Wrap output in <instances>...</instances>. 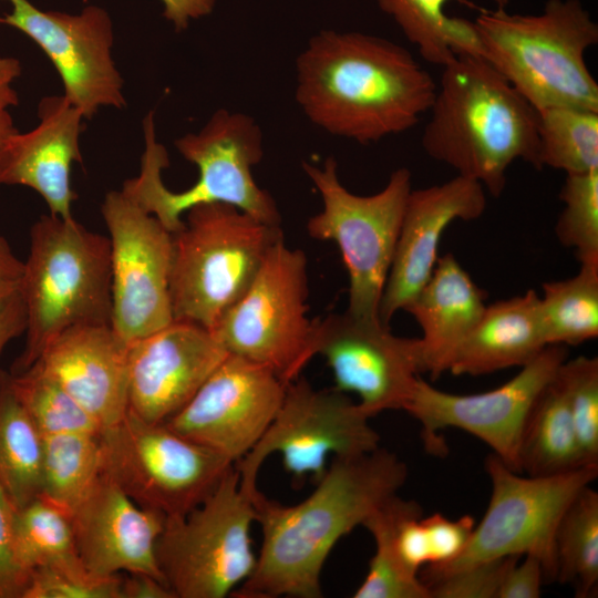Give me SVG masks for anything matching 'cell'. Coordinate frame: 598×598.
Returning <instances> with one entry per match:
<instances>
[{
  "label": "cell",
  "instance_id": "cell-1",
  "mask_svg": "<svg viewBox=\"0 0 598 598\" xmlns=\"http://www.w3.org/2000/svg\"><path fill=\"white\" fill-rule=\"evenodd\" d=\"M408 473L395 453L378 447L332 457L312 493L297 504H280L257 489L261 546L252 574L231 596L321 597V571L336 544L396 495Z\"/></svg>",
  "mask_w": 598,
  "mask_h": 598
},
{
  "label": "cell",
  "instance_id": "cell-2",
  "mask_svg": "<svg viewBox=\"0 0 598 598\" xmlns=\"http://www.w3.org/2000/svg\"><path fill=\"white\" fill-rule=\"evenodd\" d=\"M437 84L412 53L359 31L321 30L296 60V101L308 120L360 144L411 130Z\"/></svg>",
  "mask_w": 598,
  "mask_h": 598
},
{
  "label": "cell",
  "instance_id": "cell-3",
  "mask_svg": "<svg viewBox=\"0 0 598 598\" xmlns=\"http://www.w3.org/2000/svg\"><path fill=\"white\" fill-rule=\"evenodd\" d=\"M442 68L424 152L493 197L503 194L514 162L542 169L537 110L481 55L461 54Z\"/></svg>",
  "mask_w": 598,
  "mask_h": 598
},
{
  "label": "cell",
  "instance_id": "cell-4",
  "mask_svg": "<svg viewBox=\"0 0 598 598\" xmlns=\"http://www.w3.org/2000/svg\"><path fill=\"white\" fill-rule=\"evenodd\" d=\"M143 132L140 174L125 181L121 190L169 233L183 227L188 209L209 203L228 204L260 221L281 226L274 197L252 176V167L264 157V136L251 116L219 109L199 132L175 140L178 153L198 169L196 182L182 192L168 189L162 179L169 161L156 138L153 111L143 121Z\"/></svg>",
  "mask_w": 598,
  "mask_h": 598
},
{
  "label": "cell",
  "instance_id": "cell-5",
  "mask_svg": "<svg viewBox=\"0 0 598 598\" xmlns=\"http://www.w3.org/2000/svg\"><path fill=\"white\" fill-rule=\"evenodd\" d=\"M473 22L482 58L537 111L598 112V83L586 63L598 24L580 0H547L537 14L496 8Z\"/></svg>",
  "mask_w": 598,
  "mask_h": 598
},
{
  "label": "cell",
  "instance_id": "cell-6",
  "mask_svg": "<svg viewBox=\"0 0 598 598\" xmlns=\"http://www.w3.org/2000/svg\"><path fill=\"white\" fill-rule=\"evenodd\" d=\"M20 289L25 343L16 373L31 367L68 329L111 324V245L72 218L42 215L30 229Z\"/></svg>",
  "mask_w": 598,
  "mask_h": 598
},
{
  "label": "cell",
  "instance_id": "cell-7",
  "mask_svg": "<svg viewBox=\"0 0 598 598\" xmlns=\"http://www.w3.org/2000/svg\"><path fill=\"white\" fill-rule=\"evenodd\" d=\"M185 215L173 234V318L212 330L247 291L283 233L224 203L200 204Z\"/></svg>",
  "mask_w": 598,
  "mask_h": 598
},
{
  "label": "cell",
  "instance_id": "cell-8",
  "mask_svg": "<svg viewBox=\"0 0 598 598\" xmlns=\"http://www.w3.org/2000/svg\"><path fill=\"white\" fill-rule=\"evenodd\" d=\"M302 168L322 200V209L308 219L307 231L313 239L336 243L341 252L349 275L347 312L380 320V302L412 190L411 172L400 167L380 192L360 196L341 184L333 157L322 166L303 162Z\"/></svg>",
  "mask_w": 598,
  "mask_h": 598
},
{
  "label": "cell",
  "instance_id": "cell-9",
  "mask_svg": "<svg viewBox=\"0 0 598 598\" xmlns=\"http://www.w3.org/2000/svg\"><path fill=\"white\" fill-rule=\"evenodd\" d=\"M254 522L252 496L240 487L235 464L198 506L166 518L156 559L175 598L231 596L256 567Z\"/></svg>",
  "mask_w": 598,
  "mask_h": 598
},
{
  "label": "cell",
  "instance_id": "cell-10",
  "mask_svg": "<svg viewBox=\"0 0 598 598\" xmlns=\"http://www.w3.org/2000/svg\"><path fill=\"white\" fill-rule=\"evenodd\" d=\"M308 285L306 254L282 238L244 296L210 331L228 354L268 368L288 385L315 357Z\"/></svg>",
  "mask_w": 598,
  "mask_h": 598
},
{
  "label": "cell",
  "instance_id": "cell-11",
  "mask_svg": "<svg viewBox=\"0 0 598 598\" xmlns=\"http://www.w3.org/2000/svg\"><path fill=\"white\" fill-rule=\"evenodd\" d=\"M485 470L492 483L486 512L473 529L464 551L442 566H426L423 582L444 574L506 556L533 555L542 564L545 582L556 580L555 533L574 497L598 475V467L523 477L495 454Z\"/></svg>",
  "mask_w": 598,
  "mask_h": 598
},
{
  "label": "cell",
  "instance_id": "cell-12",
  "mask_svg": "<svg viewBox=\"0 0 598 598\" xmlns=\"http://www.w3.org/2000/svg\"><path fill=\"white\" fill-rule=\"evenodd\" d=\"M102 473L136 504L165 518L198 506L234 465L213 450L127 412L101 430Z\"/></svg>",
  "mask_w": 598,
  "mask_h": 598
},
{
  "label": "cell",
  "instance_id": "cell-13",
  "mask_svg": "<svg viewBox=\"0 0 598 598\" xmlns=\"http://www.w3.org/2000/svg\"><path fill=\"white\" fill-rule=\"evenodd\" d=\"M371 416L358 401L336 389L317 390L303 377L287 386L281 405L257 444L235 464L240 487L252 496L259 470L278 453L285 470L297 480L318 481L328 458L364 454L380 447Z\"/></svg>",
  "mask_w": 598,
  "mask_h": 598
},
{
  "label": "cell",
  "instance_id": "cell-14",
  "mask_svg": "<svg viewBox=\"0 0 598 598\" xmlns=\"http://www.w3.org/2000/svg\"><path fill=\"white\" fill-rule=\"evenodd\" d=\"M567 355L565 346H547L511 380L475 394L441 391L419 378L404 411L421 424L422 440L429 452H445L439 433L454 427L480 439L509 468L519 473L518 447L526 417Z\"/></svg>",
  "mask_w": 598,
  "mask_h": 598
},
{
  "label": "cell",
  "instance_id": "cell-15",
  "mask_svg": "<svg viewBox=\"0 0 598 598\" xmlns=\"http://www.w3.org/2000/svg\"><path fill=\"white\" fill-rule=\"evenodd\" d=\"M101 213L111 245V326L130 343L174 320L173 234L122 190L105 195Z\"/></svg>",
  "mask_w": 598,
  "mask_h": 598
},
{
  "label": "cell",
  "instance_id": "cell-16",
  "mask_svg": "<svg viewBox=\"0 0 598 598\" xmlns=\"http://www.w3.org/2000/svg\"><path fill=\"white\" fill-rule=\"evenodd\" d=\"M312 352L326 359L334 389L357 394L371 417L404 410L423 373L420 338L395 336L380 320L347 311L313 320Z\"/></svg>",
  "mask_w": 598,
  "mask_h": 598
},
{
  "label": "cell",
  "instance_id": "cell-17",
  "mask_svg": "<svg viewBox=\"0 0 598 598\" xmlns=\"http://www.w3.org/2000/svg\"><path fill=\"white\" fill-rule=\"evenodd\" d=\"M10 13L0 22L13 27L48 55L64 87L63 96L91 118L101 107L126 105L123 79L112 55L113 22L101 7L78 14L42 11L29 0H8Z\"/></svg>",
  "mask_w": 598,
  "mask_h": 598
},
{
  "label": "cell",
  "instance_id": "cell-18",
  "mask_svg": "<svg viewBox=\"0 0 598 598\" xmlns=\"http://www.w3.org/2000/svg\"><path fill=\"white\" fill-rule=\"evenodd\" d=\"M286 386L268 368L227 354L190 401L164 424L236 464L269 427Z\"/></svg>",
  "mask_w": 598,
  "mask_h": 598
},
{
  "label": "cell",
  "instance_id": "cell-19",
  "mask_svg": "<svg viewBox=\"0 0 598 598\" xmlns=\"http://www.w3.org/2000/svg\"><path fill=\"white\" fill-rule=\"evenodd\" d=\"M212 331L186 320L128 343L127 412L166 423L227 357Z\"/></svg>",
  "mask_w": 598,
  "mask_h": 598
},
{
  "label": "cell",
  "instance_id": "cell-20",
  "mask_svg": "<svg viewBox=\"0 0 598 598\" xmlns=\"http://www.w3.org/2000/svg\"><path fill=\"white\" fill-rule=\"evenodd\" d=\"M486 204L484 187L461 175L411 190L380 302L382 323L389 326L429 281L439 259L440 239L450 224L480 218Z\"/></svg>",
  "mask_w": 598,
  "mask_h": 598
},
{
  "label": "cell",
  "instance_id": "cell-21",
  "mask_svg": "<svg viewBox=\"0 0 598 598\" xmlns=\"http://www.w3.org/2000/svg\"><path fill=\"white\" fill-rule=\"evenodd\" d=\"M165 519L102 473L71 514L76 553L96 574H143L165 582L156 559Z\"/></svg>",
  "mask_w": 598,
  "mask_h": 598
},
{
  "label": "cell",
  "instance_id": "cell-22",
  "mask_svg": "<svg viewBox=\"0 0 598 598\" xmlns=\"http://www.w3.org/2000/svg\"><path fill=\"white\" fill-rule=\"evenodd\" d=\"M106 429L127 413L128 342L111 324L68 329L33 363Z\"/></svg>",
  "mask_w": 598,
  "mask_h": 598
},
{
  "label": "cell",
  "instance_id": "cell-23",
  "mask_svg": "<svg viewBox=\"0 0 598 598\" xmlns=\"http://www.w3.org/2000/svg\"><path fill=\"white\" fill-rule=\"evenodd\" d=\"M39 124L17 131L0 150V185H21L37 192L50 214L72 218L76 194L71 186L72 164L82 162L80 134L83 114L63 95L41 99Z\"/></svg>",
  "mask_w": 598,
  "mask_h": 598
},
{
  "label": "cell",
  "instance_id": "cell-24",
  "mask_svg": "<svg viewBox=\"0 0 598 598\" xmlns=\"http://www.w3.org/2000/svg\"><path fill=\"white\" fill-rule=\"evenodd\" d=\"M480 288L453 254L439 257L429 281L404 311L422 330V370L436 380L451 362L486 308Z\"/></svg>",
  "mask_w": 598,
  "mask_h": 598
},
{
  "label": "cell",
  "instance_id": "cell-25",
  "mask_svg": "<svg viewBox=\"0 0 598 598\" xmlns=\"http://www.w3.org/2000/svg\"><path fill=\"white\" fill-rule=\"evenodd\" d=\"M546 347L539 296L529 289L524 295L486 306L456 351L448 372L475 377L522 368Z\"/></svg>",
  "mask_w": 598,
  "mask_h": 598
},
{
  "label": "cell",
  "instance_id": "cell-26",
  "mask_svg": "<svg viewBox=\"0 0 598 598\" xmlns=\"http://www.w3.org/2000/svg\"><path fill=\"white\" fill-rule=\"evenodd\" d=\"M584 466L567 401L555 374L526 417L518 447V470L528 476H551Z\"/></svg>",
  "mask_w": 598,
  "mask_h": 598
},
{
  "label": "cell",
  "instance_id": "cell-27",
  "mask_svg": "<svg viewBox=\"0 0 598 598\" xmlns=\"http://www.w3.org/2000/svg\"><path fill=\"white\" fill-rule=\"evenodd\" d=\"M448 0H375L421 56L444 66L461 54L481 55V43L473 21L451 17L445 11ZM497 9H506L509 0H492Z\"/></svg>",
  "mask_w": 598,
  "mask_h": 598
},
{
  "label": "cell",
  "instance_id": "cell-28",
  "mask_svg": "<svg viewBox=\"0 0 598 598\" xmlns=\"http://www.w3.org/2000/svg\"><path fill=\"white\" fill-rule=\"evenodd\" d=\"M43 436L0 372V485L14 508L41 493Z\"/></svg>",
  "mask_w": 598,
  "mask_h": 598
},
{
  "label": "cell",
  "instance_id": "cell-29",
  "mask_svg": "<svg viewBox=\"0 0 598 598\" xmlns=\"http://www.w3.org/2000/svg\"><path fill=\"white\" fill-rule=\"evenodd\" d=\"M101 474V431L43 436L41 496L71 515Z\"/></svg>",
  "mask_w": 598,
  "mask_h": 598
},
{
  "label": "cell",
  "instance_id": "cell-30",
  "mask_svg": "<svg viewBox=\"0 0 598 598\" xmlns=\"http://www.w3.org/2000/svg\"><path fill=\"white\" fill-rule=\"evenodd\" d=\"M556 580L567 584L576 597L597 594L598 493L585 486L569 503L555 533Z\"/></svg>",
  "mask_w": 598,
  "mask_h": 598
},
{
  "label": "cell",
  "instance_id": "cell-31",
  "mask_svg": "<svg viewBox=\"0 0 598 598\" xmlns=\"http://www.w3.org/2000/svg\"><path fill=\"white\" fill-rule=\"evenodd\" d=\"M539 309L547 346H578L598 337V264L543 283Z\"/></svg>",
  "mask_w": 598,
  "mask_h": 598
},
{
  "label": "cell",
  "instance_id": "cell-32",
  "mask_svg": "<svg viewBox=\"0 0 598 598\" xmlns=\"http://www.w3.org/2000/svg\"><path fill=\"white\" fill-rule=\"evenodd\" d=\"M537 112L542 168L566 174L598 169V112L564 106Z\"/></svg>",
  "mask_w": 598,
  "mask_h": 598
},
{
  "label": "cell",
  "instance_id": "cell-33",
  "mask_svg": "<svg viewBox=\"0 0 598 598\" xmlns=\"http://www.w3.org/2000/svg\"><path fill=\"white\" fill-rule=\"evenodd\" d=\"M409 502L396 494L363 523L374 539L375 551L354 598H431L420 576L402 564L392 545L394 525Z\"/></svg>",
  "mask_w": 598,
  "mask_h": 598
},
{
  "label": "cell",
  "instance_id": "cell-34",
  "mask_svg": "<svg viewBox=\"0 0 598 598\" xmlns=\"http://www.w3.org/2000/svg\"><path fill=\"white\" fill-rule=\"evenodd\" d=\"M13 532L18 559L29 574L38 567L79 556L71 515L41 495L14 508Z\"/></svg>",
  "mask_w": 598,
  "mask_h": 598
},
{
  "label": "cell",
  "instance_id": "cell-35",
  "mask_svg": "<svg viewBox=\"0 0 598 598\" xmlns=\"http://www.w3.org/2000/svg\"><path fill=\"white\" fill-rule=\"evenodd\" d=\"M12 388L42 436L100 432L92 416L37 364L10 375Z\"/></svg>",
  "mask_w": 598,
  "mask_h": 598
},
{
  "label": "cell",
  "instance_id": "cell-36",
  "mask_svg": "<svg viewBox=\"0 0 598 598\" xmlns=\"http://www.w3.org/2000/svg\"><path fill=\"white\" fill-rule=\"evenodd\" d=\"M559 199L557 239L574 249L580 264H598V169L566 174Z\"/></svg>",
  "mask_w": 598,
  "mask_h": 598
},
{
  "label": "cell",
  "instance_id": "cell-37",
  "mask_svg": "<svg viewBox=\"0 0 598 598\" xmlns=\"http://www.w3.org/2000/svg\"><path fill=\"white\" fill-rule=\"evenodd\" d=\"M586 466L598 467V359L577 357L557 370Z\"/></svg>",
  "mask_w": 598,
  "mask_h": 598
},
{
  "label": "cell",
  "instance_id": "cell-38",
  "mask_svg": "<svg viewBox=\"0 0 598 598\" xmlns=\"http://www.w3.org/2000/svg\"><path fill=\"white\" fill-rule=\"evenodd\" d=\"M123 574L100 575L74 556L33 569L22 598H122Z\"/></svg>",
  "mask_w": 598,
  "mask_h": 598
},
{
  "label": "cell",
  "instance_id": "cell-39",
  "mask_svg": "<svg viewBox=\"0 0 598 598\" xmlns=\"http://www.w3.org/2000/svg\"><path fill=\"white\" fill-rule=\"evenodd\" d=\"M520 556L481 561L425 581L431 598H498L502 582Z\"/></svg>",
  "mask_w": 598,
  "mask_h": 598
},
{
  "label": "cell",
  "instance_id": "cell-40",
  "mask_svg": "<svg viewBox=\"0 0 598 598\" xmlns=\"http://www.w3.org/2000/svg\"><path fill=\"white\" fill-rule=\"evenodd\" d=\"M430 551L426 566H442L456 559L466 548L475 520L471 515L448 519L435 513L422 517Z\"/></svg>",
  "mask_w": 598,
  "mask_h": 598
},
{
  "label": "cell",
  "instance_id": "cell-41",
  "mask_svg": "<svg viewBox=\"0 0 598 598\" xmlns=\"http://www.w3.org/2000/svg\"><path fill=\"white\" fill-rule=\"evenodd\" d=\"M13 515L14 507L0 485V598H22L30 576L18 559Z\"/></svg>",
  "mask_w": 598,
  "mask_h": 598
},
{
  "label": "cell",
  "instance_id": "cell-42",
  "mask_svg": "<svg viewBox=\"0 0 598 598\" xmlns=\"http://www.w3.org/2000/svg\"><path fill=\"white\" fill-rule=\"evenodd\" d=\"M524 560L514 564L507 571L498 598H538L545 582L540 561L533 555H524Z\"/></svg>",
  "mask_w": 598,
  "mask_h": 598
},
{
  "label": "cell",
  "instance_id": "cell-43",
  "mask_svg": "<svg viewBox=\"0 0 598 598\" xmlns=\"http://www.w3.org/2000/svg\"><path fill=\"white\" fill-rule=\"evenodd\" d=\"M19 281L0 286V355L10 341L25 332L27 315Z\"/></svg>",
  "mask_w": 598,
  "mask_h": 598
},
{
  "label": "cell",
  "instance_id": "cell-44",
  "mask_svg": "<svg viewBox=\"0 0 598 598\" xmlns=\"http://www.w3.org/2000/svg\"><path fill=\"white\" fill-rule=\"evenodd\" d=\"M22 66L13 56H0V150L7 138L18 130L10 109L19 103L14 81L21 75Z\"/></svg>",
  "mask_w": 598,
  "mask_h": 598
},
{
  "label": "cell",
  "instance_id": "cell-45",
  "mask_svg": "<svg viewBox=\"0 0 598 598\" xmlns=\"http://www.w3.org/2000/svg\"><path fill=\"white\" fill-rule=\"evenodd\" d=\"M163 16L176 31H184L190 21L209 16L216 0H159Z\"/></svg>",
  "mask_w": 598,
  "mask_h": 598
},
{
  "label": "cell",
  "instance_id": "cell-46",
  "mask_svg": "<svg viewBox=\"0 0 598 598\" xmlns=\"http://www.w3.org/2000/svg\"><path fill=\"white\" fill-rule=\"evenodd\" d=\"M122 598H175L169 587L148 575L123 574Z\"/></svg>",
  "mask_w": 598,
  "mask_h": 598
},
{
  "label": "cell",
  "instance_id": "cell-47",
  "mask_svg": "<svg viewBox=\"0 0 598 598\" xmlns=\"http://www.w3.org/2000/svg\"><path fill=\"white\" fill-rule=\"evenodd\" d=\"M23 261H21L4 237L0 236V286L18 282L22 276Z\"/></svg>",
  "mask_w": 598,
  "mask_h": 598
}]
</instances>
